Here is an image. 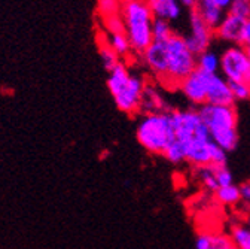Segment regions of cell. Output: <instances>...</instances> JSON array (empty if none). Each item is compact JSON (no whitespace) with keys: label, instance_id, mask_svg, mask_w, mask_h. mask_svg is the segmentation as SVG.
Wrapping results in <instances>:
<instances>
[{"label":"cell","instance_id":"cell-1","mask_svg":"<svg viewBox=\"0 0 250 249\" xmlns=\"http://www.w3.org/2000/svg\"><path fill=\"white\" fill-rule=\"evenodd\" d=\"M176 140L183 146L186 161L195 167L211 164L213 139L198 109L171 111Z\"/></svg>","mask_w":250,"mask_h":249},{"label":"cell","instance_id":"cell-2","mask_svg":"<svg viewBox=\"0 0 250 249\" xmlns=\"http://www.w3.org/2000/svg\"><path fill=\"white\" fill-rule=\"evenodd\" d=\"M145 78L133 73L125 65H119L116 69L109 72L107 90L121 112L128 115L142 111V100L146 90Z\"/></svg>","mask_w":250,"mask_h":249},{"label":"cell","instance_id":"cell-3","mask_svg":"<svg viewBox=\"0 0 250 249\" xmlns=\"http://www.w3.org/2000/svg\"><path fill=\"white\" fill-rule=\"evenodd\" d=\"M136 137L147 152L164 155L166 149L176 140L171 111L145 112L137 122Z\"/></svg>","mask_w":250,"mask_h":249},{"label":"cell","instance_id":"cell-4","mask_svg":"<svg viewBox=\"0 0 250 249\" xmlns=\"http://www.w3.org/2000/svg\"><path fill=\"white\" fill-rule=\"evenodd\" d=\"M121 17L133 52L142 54L152 42V27L155 17L150 12L147 0H121Z\"/></svg>","mask_w":250,"mask_h":249},{"label":"cell","instance_id":"cell-5","mask_svg":"<svg viewBox=\"0 0 250 249\" xmlns=\"http://www.w3.org/2000/svg\"><path fill=\"white\" fill-rule=\"evenodd\" d=\"M200 115L207 126L210 136L216 145L227 152L234 151L238 145L237 111L234 105H211L200 106Z\"/></svg>","mask_w":250,"mask_h":249},{"label":"cell","instance_id":"cell-6","mask_svg":"<svg viewBox=\"0 0 250 249\" xmlns=\"http://www.w3.org/2000/svg\"><path fill=\"white\" fill-rule=\"evenodd\" d=\"M167 51V73L163 84L179 88L180 82L197 69V54L188 46L185 36L173 33L166 41Z\"/></svg>","mask_w":250,"mask_h":249},{"label":"cell","instance_id":"cell-7","mask_svg":"<svg viewBox=\"0 0 250 249\" xmlns=\"http://www.w3.org/2000/svg\"><path fill=\"white\" fill-rule=\"evenodd\" d=\"M221 72L228 82H246L250 85V60L243 45H229L221 54Z\"/></svg>","mask_w":250,"mask_h":249},{"label":"cell","instance_id":"cell-8","mask_svg":"<svg viewBox=\"0 0 250 249\" xmlns=\"http://www.w3.org/2000/svg\"><path fill=\"white\" fill-rule=\"evenodd\" d=\"M213 35L214 30L201 18V15L195 9H192L189 14V35L185 36L186 44L191 48V51L198 55L203 51L208 49Z\"/></svg>","mask_w":250,"mask_h":249},{"label":"cell","instance_id":"cell-9","mask_svg":"<svg viewBox=\"0 0 250 249\" xmlns=\"http://www.w3.org/2000/svg\"><path fill=\"white\" fill-rule=\"evenodd\" d=\"M207 79L208 73L195 69L180 82L179 90L186 100H189L194 106H203L207 103Z\"/></svg>","mask_w":250,"mask_h":249},{"label":"cell","instance_id":"cell-10","mask_svg":"<svg viewBox=\"0 0 250 249\" xmlns=\"http://www.w3.org/2000/svg\"><path fill=\"white\" fill-rule=\"evenodd\" d=\"M142 61L146 66V69L163 82L167 73V51H166V42L153 41L142 54Z\"/></svg>","mask_w":250,"mask_h":249},{"label":"cell","instance_id":"cell-11","mask_svg":"<svg viewBox=\"0 0 250 249\" xmlns=\"http://www.w3.org/2000/svg\"><path fill=\"white\" fill-rule=\"evenodd\" d=\"M207 103L211 105H234L235 99L228 79L221 73H208L207 79Z\"/></svg>","mask_w":250,"mask_h":249},{"label":"cell","instance_id":"cell-12","mask_svg":"<svg viewBox=\"0 0 250 249\" xmlns=\"http://www.w3.org/2000/svg\"><path fill=\"white\" fill-rule=\"evenodd\" d=\"M244 21H246L244 18H241L232 12H227L222 23L214 28V35L221 41H225L231 45L240 44Z\"/></svg>","mask_w":250,"mask_h":249},{"label":"cell","instance_id":"cell-13","mask_svg":"<svg viewBox=\"0 0 250 249\" xmlns=\"http://www.w3.org/2000/svg\"><path fill=\"white\" fill-rule=\"evenodd\" d=\"M147 5L155 20H164L168 23L177 21L183 12V5L179 0H147Z\"/></svg>","mask_w":250,"mask_h":249},{"label":"cell","instance_id":"cell-14","mask_svg":"<svg viewBox=\"0 0 250 249\" xmlns=\"http://www.w3.org/2000/svg\"><path fill=\"white\" fill-rule=\"evenodd\" d=\"M197 69L204 73H219L221 72V55L214 51L206 49L197 55Z\"/></svg>","mask_w":250,"mask_h":249},{"label":"cell","instance_id":"cell-15","mask_svg":"<svg viewBox=\"0 0 250 249\" xmlns=\"http://www.w3.org/2000/svg\"><path fill=\"white\" fill-rule=\"evenodd\" d=\"M106 44L122 58L127 57L133 52L131 44L128 36L125 35V32H119V33H107V36H104Z\"/></svg>","mask_w":250,"mask_h":249},{"label":"cell","instance_id":"cell-16","mask_svg":"<svg viewBox=\"0 0 250 249\" xmlns=\"http://www.w3.org/2000/svg\"><path fill=\"white\" fill-rule=\"evenodd\" d=\"M142 109L145 112H155V111H166L164 109V100L160 96V92L155 88H152L149 84L146 85L143 100H142Z\"/></svg>","mask_w":250,"mask_h":249},{"label":"cell","instance_id":"cell-17","mask_svg":"<svg viewBox=\"0 0 250 249\" xmlns=\"http://www.w3.org/2000/svg\"><path fill=\"white\" fill-rule=\"evenodd\" d=\"M216 199L221 202L225 206H234L241 200V194H240V186H237L235 183L227 185V186H219L214 193Z\"/></svg>","mask_w":250,"mask_h":249},{"label":"cell","instance_id":"cell-18","mask_svg":"<svg viewBox=\"0 0 250 249\" xmlns=\"http://www.w3.org/2000/svg\"><path fill=\"white\" fill-rule=\"evenodd\" d=\"M195 11L201 15V18L214 30L219 24L222 23L224 17H225V11H222L216 5H210V6H197Z\"/></svg>","mask_w":250,"mask_h":249},{"label":"cell","instance_id":"cell-19","mask_svg":"<svg viewBox=\"0 0 250 249\" xmlns=\"http://www.w3.org/2000/svg\"><path fill=\"white\" fill-rule=\"evenodd\" d=\"M197 178L200 179V182H201V185L204 186V188L207 191L213 193V194L219 188V183H217L216 176H214V167L211 164L197 167Z\"/></svg>","mask_w":250,"mask_h":249},{"label":"cell","instance_id":"cell-20","mask_svg":"<svg viewBox=\"0 0 250 249\" xmlns=\"http://www.w3.org/2000/svg\"><path fill=\"white\" fill-rule=\"evenodd\" d=\"M229 236L235 248L250 249V228L247 226H241V224L232 226Z\"/></svg>","mask_w":250,"mask_h":249},{"label":"cell","instance_id":"cell-21","mask_svg":"<svg viewBox=\"0 0 250 249\" xmlns=\"http://www.w3.org/2000/svg\"><path fill=\"white\" fill-rule=\"evenodd\" d=\"M100 57H102V61H103V66L107 72H112L113 69H116L122 61H121V57L106 44V41L100 42Z\"/></svg>","mask_w":250,"mask_h":249},{"label":"cell","instance_id":"cell-22","mask_svg":"<svg viewBox=\"0 0 250 249\" xmlns=\"http://www.w3.org/2000/svg\"><path fill=\"white\" fill-rule=\"evenodd\" d=\"M173 27L168 21L164 20H155L153 21V27H152V35H153V41H160V42H166L167 39H170V36L173 35Z\"/></svg>","mask_w":250,"mask_h":249},{"label":"cell","instance_id":"cell-23","mask_svg":"<svg viewBox=\"0 0 250 249\" xmlns=\"http://www.w3.org/2000/svg\"><path fill=\"white\" fill-rule=\"evenodd\" d=\"M121 0H99L97 2V12L100 18H107L112 15L121 14Z\"/></svg>","mask_w":250,"mask_h":249},{"label":"cell","instance_id":"cell-24","mask_svg":"<svg viewBox=\"0 0 250 249\" xmlns=\"http://www.w3.org/2000/svg\"><path fill=\"white\" fill-rule=\"evenodd\" d=\"M164 157L167 161H170L171 164H182L183 161H186V155H185V149L183 146L174 140L164 152Z\"/></svg>","mask_w":250,"mask_h":249},{"label":"cell","instance_id":"cell-25","mask_svg":"<svg viewBox=\"0 0 250 249\" xmlns=\"http://www.w3.org/2000/svg\"><path fill=\"white\" fill-rule=\"evenodd\" d=\"M235 102H244L250 99V85L246 82H229Z\"/></svg>","mask_w":250,"mask_h":249},{"label":"cell","instance_id":"cell-26","mask_svg":"<svg viewBox=\"0 0 250 249\" xmlns=\"http://www.w3.org/2000/svg\"><path fill=\"white\" fill-rule=\"evenodd\" d=\"M213 167H214V176H216L219 186H227V185L234 183V176L227 166H213Z\"/></svg>","mask_w":250,"mask_h":249},{"label":"cell","instance_id":"cell-27","mask_svg":"<svg viewBox=\"0 0 250 249\" xmlns=\"http://www.w3.org/2000/svg\"><path fill=\"white\" fill-rule=\"evenodd\" d=\"M228 12L247 20L250 17V0H232V5Z\"/></svg>","mask_w":250,"mask_h":249},{"label":"cell","instance_id":"cell-28","mask_svg":"<svg viewBox=\"0 0 250 249\" xmlns=\"http://www.w3.org/2000/svg\"><path fill=\"white\" fill-rule=\"evenodd\" d=\"M228 163V152L219 145L213 143L211 146V164L213 166H227Z\"/></svg>","mask_w":250,"mask_h":249},{"label":"cell","instance_id":"cell-29","mask_svg":"<svg viewBox=\"0 0 250 249\" xmlns=\"http://www.w3.org/2000/svg\"><path fill=\"white\" fill-rule=\"evenodd\" d=\"M214 248V234L213 233H200L195 239V249H213Z\"/></svg>","mask_w":250,"mask_h":249},{"label":"cell","instance_id":"cell-30","mask_svg":"<svg viewBox=\"0 0 250 249\" xmlns=\"http://www.w3.org/2000/svg\"><path fill=\"white\" fill-rule=\"evenodd\" d=\"M234 246L229 234H214V248L213 249H231Z\"/></svg>","mask_w":250,"mask_h":249},{"label":"cell","instance_id":"cell-31","mask_svg":"<svg viewBox=\"0 0 250 249\" xmlns=\"http://www.w3.org/2000/svg\"><path fill=\"white\" fill-rule=\"evenodd\" d=\"M240 45L244 48H250V17L244 21L243 30H241V38H240Z\"/></svg>","mask_w":250,"mask_h":249},{"label":"cell","instance_id":"cell-32","mask_svg":"<svg viewBox=\"0 0 250 249\" xmlns=\"http://www.w3.org/2000/svg\"><path fill=\"white\" fill-rule=\"evenodd\" d=\"M240 194H241V200L250 202V182H246L240 186Z\"/></svg>","mask_w":250,"mask_h":249},{"label":"cell","instance_id":"cell-33","mask_svg":"<svg viewBox=\"0 0 250 249\" xmlns=\"http://www.w3.org/2000/svg\"><path fill=\"white\" fill-rule=\"evenodd\" d=\"M214 2H216V5L219 8H221L222 11H225V12H228L231 5H232V0H214Z\"/></svg>","mask_w":250,"mask_h":249},{"label":"cell","instance_id":"cell-34","mask_svg":"<svg viewBox=\"0 0 250 249\" xmlns=\"http://www.w3.org/2000/svg\"><path fill=\"white\" fill-rule=\"evenodd\" d=\"M179 2L183 5V8H189V9H195L198 0H179Z\"/></svg>","mask_w":250,"mask_h":249},{"label":"cell","instance_id":"cell-35","mask_svg":"<svg viewBox=\"0 0 250 249\" xmlns=\"http://www.w3.org/2000/svg\"><path fill=\"white\" fill-rule=\"evenodd\" d=\"M246 226H247V227L250 228V216H249V220H247V224H246Z\"/></svg>","mask_w":250,"mask_h":249},{"label":"cell","instance_id":"cell-36","mask_svg":"<svg viewBox=\"0 0 250 249\" xmlns=\"http://www.w3.org/2000/svg\"><path fill=\"white\" fill-rule=\"evenodd\" d=\"M247 49V54H249V60H250V48H246Z\"/></svg>","mask_w":250,"mask_h":249},{"label":"cell","instance_id":"cell-37","mask_svg":"<svg viewBox=\"0 0 250 249\" xmlns=\"http://www.w3.org/2000/svg\"><path fill=\"white\" fill-rule=\"evenodd\" d=\"M231 249H238V248H235V246H232V248H231Z\"/></svg>","mask_w":250,"mask_h":249}]
</instances>
